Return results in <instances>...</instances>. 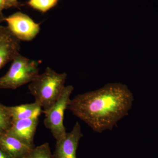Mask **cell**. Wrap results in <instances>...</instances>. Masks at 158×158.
Listing matches in <instances>:
<instances>
[{"label":"cell","instance_id":"cell-1","mask_svg":"<svg viewBox=\"0 0 158 158\" xmlns=\"http://www.w3.org/2000/svg\"><path fill=\"white\" fill-rule=\"evenodd\" d=\"M134 101L132 93L126 85L108 84L71 99L68 109L94 132L101 133L113 129L127 116Z\"/></svg>","mask_w":158,"mask_h":158},{"label":"cell","instance_id":"cell-2","mask_svg":"<svg viewBox=\"0 0 158 158\" xmlns=\"http://www.w3.org/2000/svg\"><path fill=\"white\" fill-rule=\"evenodd\" d=\"M67 79L65 73H58L47 67L28 85V89L35 102L43 110H48L59 98L65 88Z\"/></svg>","mask_w":158,"mask_h":158},{"label":"cell","instance_id":"cell-3","mask_svg":"<svg viewBox=\"0 0 158 158\" xmlns=\"http://www.w3.org/2000/svg\"><path fill=\"white\" fill-rule=\"evenodd\" d=\"M39 64L37 61L19 54L8 71L0 77V89H16L30 84L39 75Z\"/></svg>","mask_w":158,"mask_h":158},{"label":"cell","instance_id":"cell-4","mask_svg":"<svg viewBox=\"0 0 158 158\" xmlns=\"http://www.w3.org/2000/svg\"><path fill=\"white\" fill-rule=\"evenodd\" d=\"M74 90L72 85L65 86L59 98L48 110L44 111L45 127L50 131L56 141L66 134L64 125V114L71 100L70 96Z\"/></svg>","mask_w":158,"mask_h":158},{"label":"cell","instance_id":"cell-5","mask_svg":"<svg viewBox=\"0 0 158 158\" xmlns=\"http://www.w3.org/2000/svg\"><path fill=\"white\" fill-rule=\"evenodd\" d=\"M5 21L11 33L20 41H31L40 31L39 23L27 15L20 11L5 17Z\"/></svg>","mask_w":158,"mask_h":158},{"label":"cell","instance_id":"cell-6","mask_svg":"<svg viewBox=\"0 0 158 158\" xmlns=\"http://www.w3.org/2000/svg\"><path fill=\"white\" fill-rule=\"evenodd\" d=\"M83 136L81 127L77 122L70 132L56 141L52 158H77V150Z\"/></svg>","mask_w":158,"mask_h":158},{"label":"cell","instance_id":"cell-7","mask_svg":"<svg viewBox=\"0 0 158 158\" xmlns=\"http://www.w3.org/2000/svg\"><path fill=\"white\" fill-rule=\"evenodd\" d=\"M20 40L7 26L0 25V69L19 53Z\"/></svg>","mask_w":158,"mask_h":158},{"label":"cell","instance_id":"cell-8","mask_svg":"<svg viewBox=\"0 0 158 158\" xmlns=\"http://www.w3.org/2000/svg\"><path fill=\"white\" fill-rule=\"evenodd\" d=\"M39 117L13 120L7 134L15 137L29 147L34 148V138Z\"/></svg>","mask_w":158,"mask_h":158},{"label":"cell","instance_id":"cell-9","mask_svg":"<svg viewBox=\"0 0 158 158\" xmlns=\"http://www.w3.org/2000/svg\"><path fill=\"white\" fill-rule=\"evenodd\" d=\"M0 147L12 158H25L34 148L6 133L0 134Z\"/></svg>","mask_w":158,"mask_h":158},{"label":"cell","instance_id":"cell-10","mask_svg":"<svg viewBox=\"0 0 158 158\" xmlns=\"http://www.w3.org/2000/svg\"><path fill=\"white\" fill-rule=\"evenodd\" d=\"M7 109L13 120L39 117L43 112L42 108L36 102L13 106H7Z\"/></svg>","mask_w":158,"mask_h":158},{"label":"cell","instance_id":"cell-11","mask_svg":"<svg viewBox=\"0 0 158 158\" xmlns=\"http://www.w3.org/2000/svg\"><path fill=\"white\" fill-rule=\"evenodd\" d=\"M59 0H29L28 6L32 9L45 13L56 6Z\"/></svg>","mask_w":158,"mask_h":158},{"label":"cell","instance_id":"cell-12","mask_svg":"<svg viewBox=\"0 0 158 158\" xmlns=\"http://www.w3.org/2000/svg\"><path fill=\"white\" fill-rule=\"evenodd\" d=\"M12 122L7 106L0 103V134L7 133L11 127Z\"/></svg>","mask_w":158,"mask_h":158},{"label":"cell","instance_id":"cell-13","mask_svg":"<svg viewBox=\"0 0 158 158\" xmlns=\"http://www.w3.org/2000/svg\"><path fill=\"white\" fill-rule=\"evenodd\" d=\"M25 158H52L49 144L44 143L34 147Z\"/></svg>","mask_w":158,"mask_h":158},{"label":"cell","instance_id":"cell-14","mask_svg":"<svg viewBox=\"0 0 158 158\" xmlns=\"http://www.w3.org/2000/svg\"><path fill=\"white\" fill-rule=\"evenodd\" d=\"M7 2V8H19L23 6L21 3L19 2L18 0H6Z\"/></svg>","mask_w":158,"mask_h":158},{"label":"cell","instance_id":"cell-15","mask_svg":"<svg viewBox=\"0 0 158 158\" xmlns=\"http://www.w3.org/2000/svg\"><path fill=\"white\" fill-rule=\"evenodd\" d=\"M8 9L6 0H0V13H2L4 9Z\"/></svg>","mask_w":158,"mask_h":158},{"label":"cell","instance_id":"cell-16","mask_svg":"<svg viewBox=\"0 0 158 158\" xmlns=\"http://www.w3.org/2000/svg\"><path fill=\"white\" fill-rule=\"evenodd\" d=\"M0 158H12L0 147Z\"/></svg>","mask_w":158,"mask_h":158},{"label":"cell","instance_id":"cell-17","mask_svg":"<svg viewBox=\"0 0 158 158\" xmlns=\"http://www.w3.org/2000/svg\"><path fill=\"white\" fill-rule=\"evenodd\" d=\"M5 17L3 15L2 13H0V24L5 21Z\"/></svg>","mask_w":158,"mask_h":158}]
</instances>
